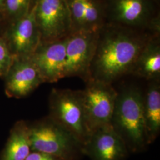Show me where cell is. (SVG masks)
Returning a JSON list of instances; mask_svg holds the SVG:
<instances>
[{
  "instance_id": "obj_9",
  "label": "cell",
  "mask_w": 160,
  "mask_h": 160,
  "mask_svg": "<svg viewBox=\"0 0 160 160\" xmlns=\"http://www.w3.org/2000/svg\"><path fill=\"white\" fill-rule=\"evenodd\" d=\"M2 36L14 57H30L41 43L34 14V0L29 12L23 17L8 23Z\"/></svg>"
},
{
  "instance_id": "obj_20",
  "label": "cell",
  "mask_w": 160,
  "mask_h": 160,
  "mask_svg": "<svg viewBox=\"0 0 160 160\" xmlns=\"http://www.w3.org/2000/svg\"><path fill=\"white\" fill-rule=\"evenodd\" d=\"M4 2L5 0H0V16L4 19Z\"/></svg>"
},
{
  "instance_id": "obj_3",
  "label": "cell",
  "mask_w": 160,
  "mask_h": 160,
  "mask_svg": "<svg viewBox=\"0 0 160 160\" xmlns=\"http://www.w3.org/2000/svg\"><path fill=\"white\" fill-rule=\"evenodd\" d=\"M32 151L52 155L62 160H80L82 146L68 131L49 116L30 125Z\"/></svg>"
},
{
  "instance_id": "obj_12",
  "label": "cell",
  "mask_w": 160,
  "mask_h": 160,
  "mask_svg": "<svg viewBox=\"0 0 160 160\" xmlns=\"http://www.w3.org/2000/svg\"><path fill=\"white\" fill-rule=\"evenodd\" d=\"M82 152L91 160H124L129 151L122 139L109 125L92 132L83 146Z\"/></svg>"
},
{
  "instance_id": "obj_18",
  "label": "cell",
  "mask_w": 160,
  "mask_h": 160,
  "mask_svg": "<svg viewBox=\"0 0 160 160\" xmlns=\"http://www.w3.org/2000/svg\"><path fill=\"white\" fill-rule=\"evenodd\" d=\"M4 37L0 36V77L4 78L14 59Z\"/></svg>"
},
{
  "instance_id": "obj_14",
  "label": "cell",
  "mask_w": 160,
  "mask_h": 160,
  "mask_svg": "<svg viewBox=\"0 0 160 160\" xmlns=\"http://www.w3.org/2000/svg\"><path fill=\"white\" fill-rule=\"evenodd\" d=\"M131 74L149 81L160 80V35L150 38L139 53Z\"/></svg>"
},
{
  "instance_id": "obj_15",
  "label": "cell",
  "mask_w": 160,
  "mask_h": 160,
  "mask_svg": "<svg viewBox=\"0 0 160 160\" xmlns=\"http://www.w3.org/2000/svg\"><path fill=\"white\" fill-rule=\"evenodd\" d=\"M149 81L143 96L145 123L149 145L157 139L160 132V80Z\"/></svg>"
},
{
  "instance_id": "obj_19",
  "label": "cell",
  "mask_w": 160,
  "mask_h": 160,
  "mask_svg": "<svg viewBox=\"0 0 160 160\" xmlns=\"http://www.w3.org/2000/svg\"><path fill=\"white\" fill-rule=\"evenodd\" d=\"M25 160H62L52 155L44 152L32 151Z\"/></svg>"
},
{
  "instance_id": "obj_6",
  "label": "cell",
  "mask_w": 160,
  "mask_h": 160,
  "mask_svg": "<svg viewBox=\"0 0 160 160\" xmlns=\"http://www.w3.org/2000/svg\"><path fill=\"white\" fill-rule=\"evenodd\" d=\"M34 4L41 43L62 39L71 32V19L67 0H34Z\"/></svg>"
},
{
  "instance_id": "obj_4",
  "label": "cell",
  "mask_w": 160,
  "mask_h": 160,
  "mask_svg": "<svg viewBox=\"0 0 160 160\" xmlns=\"http://www.w3.org/2000/svg\"><path fill=\"white\" fill-rule=\"evenodd\" d=\"M49 117L71 133L83 146L91 135L81 90L55 89L49 99Z\"/></svg>"
},
{
  "instance_id": "obj_1",
  "label": "cell",
  "mask_w": 160,
  "mask_h": 160,
  "mask_svg": "<svg viewBox=\"0 0 160 160\" xmlns=\"http://www.w3.org/2000/svg\"><path fill=\"white\" fill-rule=\"evenodd\" d=\"M155 35L147 29L106 23L99 30L89 79L112 84L131 73L139 53Z\"/></svg>"
},
{
  "instance_id": "obj_17",
  "label": "cell",
  "mask_w": 160,
  "mask_h": 160,
  "mask_svg": "<svg viewBox=\"0 0 160 160\" xmlns=\"http://www.w3.org/2000/svg\"><path fill=\"white\" fill-rule=\"evenodd\" d=\"M33 0H5L4 19L8 23L23 17L28 12Z\"/></svg>"
},
{
  "instance_id": "obj_13",
  "label": "cell",
  "mask_w": 160,
  "mask_h": 160,
  "mask_svg": "<svg viewBox=\"0 0 160 160\" xmlns=\"http://www.w3.org/2000/svg\"><path fill=\"white\" fill-rule=\"evenodd\" d=\"M72 31L98 30L106 23L103 0H67Z\"/></svg>"
},
{
  "instance_id": "obj_5",
  "label": "cell",
  "mask_w": 160,
  "mask_h": 160,
  "mask_svg": "<svg viewBox=\"0 0 160 160\" xmlns=\"http://www.w3.org/2000/svg\"><path fill=\"white\" fill-rule=\"evenodd\" d=\"M86 82V87L81 91L86 119L92 133L111 125L118 92L110 83L92 79Z\"/></svg>"
},
{
  "instance_id": "obj_10",
  "label": "cell",
  "mask_w": 160,
  "mask_h": 160,
  "mask_svg": "<svg viewBox=\"0 0 160 160\" xmlns=\"http://www.w3.org/2000/svg\"><path fill=\"white\" fill-rule=\"evenodd\" d=\"M67 38L41 43L30 56L44 83L55 82L65 77Z\"/></svg>"
},
{
  "instance_id": "obj_7",
  "label": "cell",
  "mask_w": 160,
  "mask_h": 160,
  "mask_svg": "<svg viewBox=\"0 0 160 160\" xmlns=\"http://www.w3.org/2000/svg\"><path fill=\"white\" fill-rule=\"evenodd\" d=\"M98 30L72 31L67 36L66 44L65 77H78L85 81L97 45Z\"/></svg>"
},
{
  "instance_id": "obj_2",
  "label": "cell",
  "mask_w": 160,
  "mask_h": 160,
  "mask_svg": "<svg viewBox=\"0 0 160 160\" xmlns=\"http://www.w3.org/2000/svg\"><path fill=\"white\" fill-rule=\"evenodd\" d=\"M111 126L129 152H139L148 146L145 129L143 94L136 86L118 92Z\"/></svg>"
},
{
  "instance_id": "obj_11",
  "label": "cell",
  "mask_w": 160,
  "mask_h": 160,
  "mask_svg": "<svg viewBox=\"0 0 160 160\" xmlns=\"http://www.w3.org/2000/svg\"><path fill=\"white\" fill-rule=\"evenodd\" d=\"M4 78L6 94L15 98L29 95L44 83L30 57H14Z\"/></svg>"
},
{
  "instance_id": "obj_8",
  "label": "cell",
  "mask_w": 160,
  "mask_h": 160,
  "mask_svg": "<svg viewBox=\"0 0 160 160\" xmlns=\"http://www.w3.org/2000/svg\"><path fill=\"white\" fill-rule=\"evenodd\" d=\"M104 7L107 23L132 29L149 30L155 17L151 0H108Z\"/></svg>"
},
{
  "instance_id": "obj_16",
  "label": "cell",
  "mask_w": 160,
  "mask_h": 160,
  "mask_svg": "<svg viewBox=\"0 0 160 160\" xmlns=\"http://www.w3.org/2000/svg\"><path fill=\"white\" fill-rule=\"evenodd\" d=\"M31 151L29 124L19 121L11 131L1 160H25Z\"/></svg>"
},
{
  "instance_id": "obj_22",
  "label": "cell",
  "mask_w": 160,
  "mask_h": 160,
  "mask_svg": "<svg viewBox=\"0 0 160 160\" xmlns=\"http://www.w3.org/2000/svg\"><path fill=\"white\" fill-rule=\"evenodd\" d=\"M103 1H104V0H103Z\"/></svg>"
},
{
  "instance_id": "obj_21",
  "label": "cell",
  "mask_w": 160,
  "mask_h": 160,
  "mask_svg": "<svg viewBox=\"0 0 160 160\" xmlns=\"http://www.w3.org/2000/svg\"></svg>"
}]
</instances>
